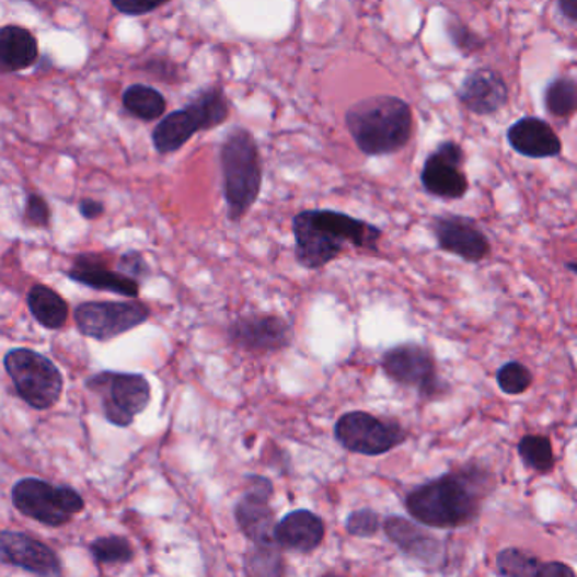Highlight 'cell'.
<instances>
[{"instance_id":"1","label":"cell","mask_w":577,"mask_h":577,"mask_svg":"<svg viewBox=\"0 0 577 577\" xmlns=\"http://www.w3.org/2000/svg\"><path fill=\"white\" fill-rule=\"evenodd\" d=\"M495 484L488 468L465 462L415 486L406 495L405 508L409 517L430 529H464L477 520Z\"/></svg>"},{"instance_id":"2","label":"cell","mask_w":577,"mask_h":577,"mask_svg":"<svg viewBox=\"0 0 577 577\" xmlns=\"http://www.w3.org/2000/svg\"><path fill=\"white\" fill-rule=\"evenodd\" d=\"M295 259L302 268L321 269L337 259L347 246L380 253L383 231L362 219L337 210H302L291 220Z\"/></svg>"},{"instance_id":"3","label":"cell","mask_w":577,"mask_h":577,"mask_svg":"<svg viewBox=\"0 0 577 577\" xmlns=\"http://www.w3.org/2000/svg\"><path fill=\"white\" fill-rule=\"evenodd\" d=\"M346 127L361 153L384 157L408 145L414 135V114L403 99L377 95L347 108Z\"/></svg>"},{"instance_id":"4","label":"cell","mask_w":577,"mask_h":577,"mask_svg":"<svg viewBox=\"0 0 577 577\" xmlns=\"http://www.w3.org/2000/svg\"><path fill=\"white\" fill-rule=\"evenodd\" d=\"M223 198L231 222H241L259 198L263 163L256 139L244 127H234L220 146Z\"/></svg>"},{"instance_id":"5","label":"cell","mask_w":577,"mask_h":577,"mask_svg":"<svg viewBox=\"0 0 577 577\" xmlns=\"http://www.w3.org/2000/svg\"><path fill=\"white\" fill-rule=\"evenodd\" d=\"M229 117V102L220 86L201 90L180 111L168 114L154 127L153 145L158 153L170 154L191 141L200 130L214 129Z\"/></svg>"},{"instance_id":"6","label":"cell","mask_w":577,"mask_h":577,"mask_svg":"<svg viewBox=\"0 0 577 577\" xmlns=\"http://www.w3.org/2000/svg\"><path fill=\"white\" fill-rule=\"evenodd\" d=\"M381 368L393 383L414 388L427 402L442 399L451 391V386L439 377L434 350L424 344L402 343L384 350Z\"/></svg>"},{"instance_id":"7","label":"cell","mask_w":577,"mask_h":577,"mask_svg":"<svg viewBox=\"0 0 577 577\" xmlns=\"http://www.w3.org/2000/svg\"><path fill=\"white\" fill-rule=\"evenodd\" d=\"M4 366L18 395L34 409H48L60 402L64 377L43 354L31 349L9 350Z\"/></svg>"},{"instance_id":"8","label":"cell","mask_w":577,"mask_h":577,"mask_svg":"<svg viewBox=\"0 0 577 577\" xmlns=\"http://www.w3.org/2000/svg\"><path fill=\"white\" fill-rule=\"evenodd\" d=\"M334 437L350 454L383 455L402 446L408 439L406 428L393 418L354 409L341 415L334 425Z\"/></svg>"},{"instance_id":"9","label":"cell","mask_w":577,"mask_h":577,"mask_svg":"<svg viewBox=\"0 0 577 577\" xmlns=\"http://www.w3.org/2000/svg\"><path fill=\"white\" fill-rule=\"evenodd\" d=\"M12 505L43 526L64 527L85 507L77 489L53 486L48 481L26 477L14 484Z\"/></svg>"},{"instance_id":"10","label":"cell","mask_w":577,"mask_h":577,"mask_svg":"<svg viewBox=\"0 0 577 577\" xmlns=\"http://www.w3.org/2000/svg\"><path fill=\"white\" fill-rule=\"evenodd\" d=\"M85 384L101 396L105 418L117 427H129L151 400L149 381L138 372L102 371Z\"/></svg>"},{"instance_id":"11","label":"cell","mask_w":577,"mask_h":577,"mask_svg":"<svg viewBox=\"0 0 577 577\" xmlns=\"http://www.w3.org/2000/svg\"><path fill=\"white\" fill-rule=\"evenodd\" d=\"M149 315L141 302H86L74 310V324L85 337L111 341L145 324Z\"/></svg>"},{"instance_id":"12","label":"cell","mask_w":577,"mask_h":577,"mask_svg":"<svg viewBox=\"0 0 577 577\" xmlns=\"http://www.w3.org/2000/svg\"><path fill=\"white\" fill-rule=\"evenodd\" d=\"M247 488L234 507L235 523L242 535L251 544H272L276 542L275 530L276 515L272 508V498L275 495L272 480L266 476H247Z\"/></svg>"},{"instance_id":"13","label":"cell","mask_w":577,"mask_h":577,"mask_svg":"<svg viewBox=\"0 0 577 577\" xmlns=\"http://www.w3.org/2000/svg\"><path fill=\"white\" fill-rule=\"evenodd\" d=\"M464 151L454 141H443L428 154L422 170L424 191L443 200H459L470 191V182L462 170Z\"/></svg>"},{"instance_id":"14","label":"cell","mask_w":577,"mask_h":577,"mask_svg":"<svg viewBox=\"0 0 577 577\" xmlns=\"http://www.w3.org/2000/svg\"><path fill=\"white\" fill-rule=\"evenodd\" d=\"M228 337L232 346L246 353L273 354L290 347L293 331L284 316L250 313L229 325Z\"/></svg>"},{"instance_id":"15","label":"cell","mask_w":577,"mask_h":577,"mask_svg":"<svg viewBox=\"0 0 577 577\" xmlns=\"http://www.w3.org/2000/svg\"><path fill=\"white\" fill-rule=\"evenodd\" d=\"M384 533L405 557L414 558L424 566L442 569L447 549L442 540L428 532L422 523H414L400 515H390L381 521Z\"/></svg>"},{"instance_id":"16","label":"cell","mask_w":577,"mask_h":577,"mask_svg":"<svg viewBox=\"0 0 577 577\" xmlns=\"http://www.w3.org/2000/svg\"><path fill=\"white\" fill-rule=\"evenodd\" d=\"M437 246L468 263H481L492 254V242L470 217L439 216L432 220Z\"/></svg>"},{"instance_id":"17","label":"cell","mask_w":577,"mask_h":577,"mask_svg":"<svg viewBox=\"0 0 577 577\" xmlns=\"http://www.w3.org/2000/svg\"><path fill=\"white\" fill-rule=\"evenodd\" d=\"M0 563L37 576H61L60 558L48 545L21 532L0 533Z\"/></svg>"},{"instance_id":"18","label":"cell","mask_w":577,"mask_h":577,"mask_svg":"<svg viewBox=\"0 0 577 577\" xmlns=\"http://www.w3.org/2000/svg\"><path fill=\"white\" fill-rule=\"evenodd\" d=\"M508 85L493 68H477L471 71L458 90V99L468 111L476 116H489L508 102Z\"/></svg>"},{"instance_id":"19","label":"cell","mask_w":577,"mask_h":577,"mask_svg":"<svg viewBox=\"0 0 577 577\" xmlns=\"http://www.w3.org/2000/svg\"><path fill=\"white\" fill-rule=\"evenodd\" d=\"M273 535L276 544L285 551L313 554L324 542L325 523L312 510L300 508L276 521Z\"/></svg>"},{"instance_id":"20","label":"cell","mask_w":577,"mask_h":577,"mask_svg":"<svg viewBox=\"0 0 577 577\" xmlns=\"http://www.w3.org/2000/svg\"><path fill=\"white\" fill-rule=\"evenodd\" d=\"M508 142L518 154L527 158H554L563 151L561 139L551 124L539 117H521L507 130Z\"/></svg>"},{"instance_id":"21","label":"cell","mask_w":577,"mask_h":577,"mask_svg":"<svg viewBox=\"0 0 577 577\" xmlns=\"http://www.w3.org/2000/svg\"><path fill=\"white\" fill-rule=\"evenodd\" d=\"M68 278L77 284L85 285L93 290L112 291L124 297L136 298L139 295V284L123 272L108 269L95 254H80L74 259L73 268L67 273Z\"/></svg>"},{"instance_id":"22","label":"cell","mask_w":577,"mask_h":577,"mask_svg":"<svg viewBox=\"0 0 577 577\" xmlns=\"http://www.w3.org/2000/svg\"><path fill=\"white\" fill-rule=\"evenodd\" d=\"M496 570L508 577H576V570L557 561H542L526 549L507 547L496 555Z\"/></svg>"},{"instance_id":"23","label":"cell","mask_w":577,"mask_h":577,"mask_svg":"<svg viewBox=\"0 0 577 577\" xmlns=\"http://www.w3.org/2000/svg\"><path fill=\"white\" fill-rule=\"evenodd\" d=\"M39 56V46L31 31L21 26L0 27V71L14 73L31 67Z\"/></svg>"},{"instance_id":"24","label":"cell","mask_w":577,"mask_h":577,"mask_svg":"<svg viewBox=\"0 0 577 577\" xmlns=\"http://www.w3.org/2000/svg\"><path fill=\"white\" fill-rule=\"evenodd\" d=\"M27 305H30L31 313L43 327L58 331L67 324L68 310L67 302L46 285H34L27 293Z\"/></svg>"},{"instance_id":"25","label":"cell","mask_w":577,"mask_h":577,"mask_svg":"<svg viewBox=\"0 0 577 577\" xmlns=\"http://www.w3.org/2000/svg\"><path fill=\"white\" fill-rule=\"evenodd\" d=\"M123 105L130 116L138 117L141 120H154L163 116L166 111V101H164L161 92H158L153 86L130 85L123 93Z\"/></svg>"},{"instance_id":"26","label":"cell","mask_w":577,"mask_h":577,"mask_svg":"<svg viewBox=\"0 0 577 577\" xmlns=\"http://www.w3.org/2000/svg\"><path fill=\"white\" fill-rule=\"evenodd\" d=\"M284 549L276 542L272 544H253L244 557V573L247 576L278 577L287 573Z\"/></svg>"},{"instance_id":"27","label":"cell","mask_w":577,"mask_h":577,"mask_svg":"<svg viewBox=\"0 0 577 577\" xmlns=\"http://www.w3.org/2000/svg\"><path fill=\"white\" fill-rule=\"evenodd\" d=\"M518 455L521 462L539 474H549L554 471L555 455L551 439L540 434L523 436L518 442Z\"/></svg>"},{"instance_id":"28","label":"cell","mask_w":577,"mask_h":577,"mask_svg":"<svg viewBox=\"0 0 577 577\" xmlns=\"http://www.w3.org/2000/svg\"><path fill=\"white\" fill-rule=\"evenodd\" d=\"M545 111L558 119L574 116L577 107V85L570 77H558L549 83L544 93Z\"/></svg>"},{"instance_id":"29","label":"cell","mask_w":577,"mask_h":577,"mask_svg":"<svg viewBox=\"0 0 577 577\" xmlns=\"http://www.w3.org/2000/svg\"><path fill=\"white\" fill-rule=\"evenodd\" d=\"M90 554L97 564H127L135 551L124 536H102L90 544Z\"/></svg>"},{"instance_id":"30","label":"cell","mask_w":577,"mask_h":577,"mask_svg":"<svg viewBox=\"0 0 577 577\" xmlns=\"http://www.w3.org/2000/svg\"><path fill=\"white\" fill-rule=\"evenodd\" d=\"M496 381L505 395L517 396L529 391L533 384V374L526 365L508 361L496 371Z\"/></svg>"},{"instance_id":"31","label":"cell","mask_w":577,"mask_h":577,"mask_svg":"<svg viewBox=\"0 0 577 577\" xmlns=\"http://www.w3.org/2000/svg\"><path fill=\"white\" fill-rule=\"evenodd\" d=\"M381 515L371 508L354 510L347 515L346 530L349 535L359 539H371L381 530Z\"/></svg>"},{"instance_id":"32","label":"cell","mask_w":577,"mask_h":577,"mask_svg":"<svg viewBox=\"0 0 577 577\" xmlns=\"http://www.w3.org/2000/svg\"><path fill=\"white\" fill-rule=\"evenodd\" d=\"M447 33L451 36L452 43L461 49L464 55H473V53L480 51L483 48V42L480 37L468 30L464 24L459 23L455 19L447 23Z\"/></svg>"},{"instance_id":"33","label":"cell","mask_w":577,"mask_h":577,"mask_svg":"<svg viewBox=\"0 0 577 577\" xmlns=\"http://www.w3.org/2000/svg\"><path fill=\"white\" fill-rule=\"evenodd\" d=\"M24 219L34 228H48L49 219H51L48 201L42 195H27Z\"/></svg>"},{"instance_id":"34","label":"cell","mask_w":577,"mask_h":577,"mask_svg":"<svg viewBox=\"0 0 577 577\" xmlns=\"http://www.w3.org/2000/svg\"><path fill=\"white\" fill-rule=\"evenodd\" d=\"M117 11L126 15H142L157 11L161 5L168 4L170 0H111Z\"/></svg>"},{"instance_id":"35","label":"cell","mask_w":577,"mask_h":577,"mask_svg":"<svg viewBox=\"0 0 577 577\" xmlns=\"http://www.w3.org/2000/svg\"><path fill=\"white\" fill-rule=\"evenodd\" d=\"M119 272H123L129 278L141 279L148 275L149 268L141 254L130 251V253H126L120 257Z\"/></svg>"},{"instance_id":"36","label":"cell","mask_w":577,"mask_h":577,"mask_svg":"<svg viewBox=\"0 0 577 577\" xmlns=\"http://www.w3.org/2000/svg\"><path fill=\"white\" fill-rule=\"evenodd\" d=\"M79 210L86 220H93L104 214V205L101 201L92 200V198H85V200L80 201Z\"/></svg>"},{"instance_id":"37","label":"cell","mask_w":577,"mask_h":577,"mask_svg":"<svg viewBox=\"0 0 577 577\" xmlns=\"http://www.w3.org/2000/svg\"><path fill=\"white\" fill-rule=\"evenodd\" d=\"M558 12L569 21L576 23L577 19V0H557Z\"/></svg>"},{"instance_id":"38","label":"cell","mask_w":577,"mask_h":577,"mask_svg":"<svg viewBox=\"0 0 577 577\" xmlns=\"http://www.w3.org/2000/svg\"><path fill=\"white\" fill-rule=\"evenodd\" d=\"M33 2H39L42 5L55 4L56 0H33Z\"/></svg>"},{"instance_id":"39","label":"cell","mask_w":577,"mask_h":577,"mask_svg":"<svg viewBox=\"0 0 577 577\" xmlns=\"http://www.w3.org/2000/svg\"><path fill=\"white\" fill-rule=\"evenodd\" d=\"M566 268L569 269V272H573L574 275H576L577 269H576V263H574V261L573 263H567Z\"/></svg>"}]
</instances>
